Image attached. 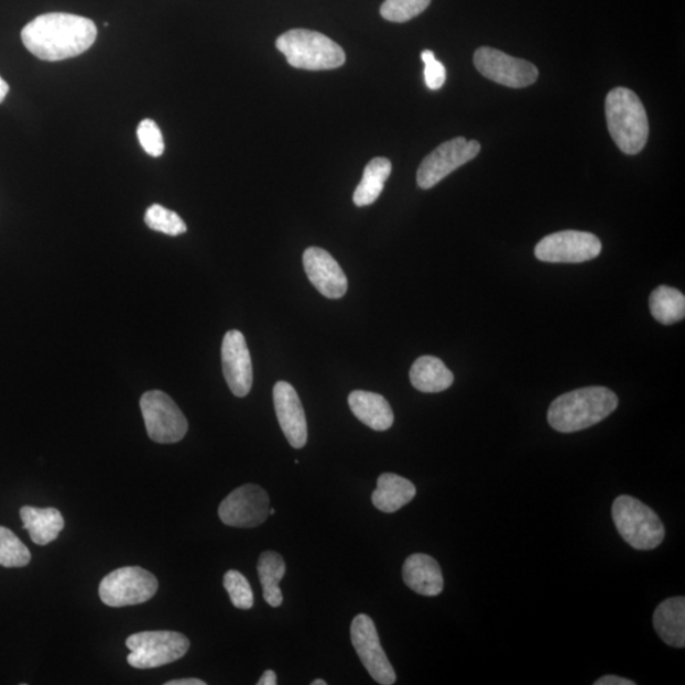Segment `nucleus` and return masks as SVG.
<instances>
[{
    "mask_svg": "<svg viewBox=\"0 0 685 685\" xmlns=\"http://www.w3.org/2000/svg\"><path fill=\"white\" fill-rule=\"evenodd\" d=\"M96 23L70 13H46L23 28L22 43L44 62H62L86 53L96 43Z\"/></svg>",
    "mask_w": 685,
    "mask_h": 685,
    "instance_id": "nucleus-1",
    "label": "nucleus"
},
{
    "mask_svg": "<svg viewBox=\"0 0 685 685\" xmlns=\"http://www.w3.org/2000/svg\"><path fill=\"white\" fill-rule=\"evenodd\" d=\"M618 406V398L607 388L591 387L567 392L551 404L547 421L559 433H574L605 421Z\"/></svg>",
    "mask_w": 685,
    "mask_h": 685,
    "instance_id": "nucleus-2",
    "label": "nucleus"
},
{
    "mask_svg": "<svg viewBox=\"0 0 685 685\" xmlns=\"http://www.w3.org/2000/svg\"><path fill=\"white\" fill-rule=\"evenodd\" d=\"M608 130L621 152L637 155L645 148L649 121L640 98L628 88L618 87L606 99Z\"/></svg>",
    "mask_w": 685,
    "mask_h": 685,
    "instance_id": "nucleus-3",
    "label": "nucleus"
},
{
    "mask_svg": "<svg viewBox=\"0 0 685 685\" xmlns=\"http://www.w3.org/2000/svg\"><path fill=\"white\" fill-rule=\"evenodd\" d=\"M275 46L296 69L331 70L346 63V53L328 36L311 30H291L283 33Z\"/></svg>",
    "mask_w": 685,
    "mask_h": 685,
    "instance_id": "nucleus-4",
    "label": "nucleus"
},
{
    "mask_svg": "<svg viewBox=\"0 0 685 685\" xmlns=\"http://www.w3.org/2000/svg\"><path fill=\"white\" fill-rule=\"evenodd\" d=\"M612 518L618 533L634 550L649 551L662 545L665 529L660 517L630 496H621L615 500Z\"/></svg>",
    "mask_w": 685,
    "mask_h": 685,
    "instance_id": "nucleus-5",
    "label": "nucleus"
},
{
    "mask_svg": "<svg viewBox=\"0 0 685 685\" xmlns=\"http://www.w3.org/2000/svg\"><path fill=\"white\" fill-rule=\"evenodd\" d=\"M189 640L175 631H145L131 634L128 663L135 670H154L177 662L188 653Z\"/></svg>",
    "mask_w": 685,
    "mask_h": 685,
    "instance_id": "nucleus-6",
    "label": "nucleus"
},
{
    "mask_svg": "<svg viewBox=\"0 0 685 685\" xmlns=\"http://www.w3.org/2000/svg\"><path fill=\"white\" fill-rule=\"evenodd\" d=\"M155 575L140 566L117 569L99 584V598L108 607L121 608L145 604L157 591Z\"/></svg>",
    "mask_w": 685,
    "mask_h": 685,
    "instance_id": "nucleus-7",
    "label": "nucleus"
},
{
    "mask_svg": "<svg viewBox=\"0 0 685 685\" xmlns=\"http://www.w3.org/2000/svg\"><path fill=\"white\" fill-rule=\"evenodd\" d=\"M148 436L162 445H171L185 438L188 422L173 399L163 391H148L140 399Z\"/></svg>",
    "mask_w": 685,
    "mask_h": 685,
    "instance_id": "nucleus-8",
    "label": "nucleus"
},
{
    "mask_svg": "<svg viewBox=\"0 0 685 685\" xmlns=\"http://www.w3.org/2000/svg\"><path fill=\"white\" fill-rule=\"evenodd\" d=\"M480 150L478 141L465 138H455L443 143L424 157L416 173L417 186L422 189L433 188L459 166L471 162L479 155Z\"/></svg>",
    "mask_w": 685,
    "mask_h": 685,
    "instance_id": "nucleus-9",
    "label": "nucleus"
},
{
    "mask_svg": "<svg viewBox=\"0 0 685 685\" xmlns=\"http://www.w3.org/2000/svg\"><path fill=\"white\" fill-rule=\"evenodd\" d=\"M600 252L601 243L595 233L576 230L551 233L534 249L536 258L547 263H584Z\"/></svg>",
    "mask_w": 685,
    "mask_h": 685,
    "instance_id": "nucleus-10",
    "label": "nucleus"
},
{
    "mask_svg": "<svg viewBox=\"0 0 685 685\" xmlns=\"http://www.w3.org/2000/svg\"><path fill=\"white\" fill-rule=\"evenodd\" d=\"M474 64L483 77L508 88L529 87L539 79V69L532 63L488 46L476 50Z\"/></svg>",
    "mask_w": 685,
    "mask_h": 685,
    "instance_id": "nucleus-11",
    "label": "nucleus"
},
{
    "mask_svg": "<svg viewBox=\"0 0 685 685\" xmlns=\"http://www.w3.org/2000/svg\"><path fill=\"white\" fill-rule=\"evenodd\" d=\"M350 639H352L357 655L372 679L382 685L395 684L394 667L381 646L379 632L370 616L358 615L355 618L350 626Z\"/></svg>",
    "mask_w": 685,
    "mask_h": 685,
    "instance_id": "nucleus-12",
    "label": "nucleus"
},
{
    "mask_svg": "<svg viewBox=\"0 0 685 685\" xmlns=\"http://www.w3.org/2000/svg\"><path fill=\"white\" fill-rule=\"evenodd\" d=\"M270 497L265 490L247 483L221 501L219 517L229 528L255 529L270 517Z\"/></svg>",
    "mask_w": 685,
    "mask_h": 685,
    "instance_id": "nucleus-13",
    "label": "nucleus"
},
{
    "mask_svg": "<svg viewBox=\"0 0 685 685\" xmlns=\"http://www.w3.org/2000/svg\"><path fill=\"white\" fill-rule=\"evenodd\" d=\"M221 359L225 380L232 394L246 398L253 387V366L243 333L230 330L225 334Z\"/></svg>",
    "mask_w": 685,
    "mask_h": 685,
    "instance_id": "nucleus-14",
    "label": "nucleus"
},
{
    "mask_svg": "<svg viewBox=\"0 0 685 685\" xmlns=\"http://www.w3.org/2000/svg\"><path fill=\"white\" fill-rule=\"evenodd\" d=\"M303 261L308 281L323 296L337 300L346 295L347 275L327 250L307 248Z\"/></svg>",
    "mask_w": 685,
    "mask_h": 685,
    "instance_id": "nucleus-15",
    "label": "nucleus"
},
{
    "mask_svg": "<svg viewBox=\"0 0 685 685\" xmlns=\"http://www.w3.org/2000/svg\"><path fill=\"white\" fill-rule=\"evenodd\" d=\"M275 414L290 445L303 448L307 442V422L303 404L294 387L286 381L275 383L273 389Z\"/></svg>",
    "mask_w": 685,
    "mask_h": 685,
    "instance_id": "nucleus-16",
    "label": "nucleus"
},
{
    "mask_svg": "<svg viewBox=\"0 0 685 685\" xmlns=\"http://www.w3.org/2000/svg\"><path fill=\"white\" fill-rule=\"evenodd\" d=\"M403 579L409 588L424 597H437L445 587L439 564L425 554H414L405 559Z\"/></svg>",
    "mask_w": 685,
    "mask_h": 685,
    "instance_id": "nucleus-17",
    "label": "nucleus"
},
{
    "mask_svg": "<svg viewBox=\"0 0 685 685\" xmlns=\"http://www.w3.org/2000/svg\"><path fill=\"white\" fill-rule=\"evenodd\" d=\"M348 404L357 420L373 431H388L394 424L395 416L389 401L374 392L363 390L350 392Z\"/></svg>",
    "mask_w": 685,
    "mask_h": 685,
    "instance_id": "nucleus-18",
    "label": "nucleus"
},
{
    "mask_svg": "<svg viewBox=\"0 0 685 685\" xmlns=\"http://www.w3.org/2000/svg\"><path fill=\"white\" fill-rule=\"evenodd\" d=\"M654 629L666 645L685 646V598L674 597L660 604L654 613Z\"/></svg>",
    "mask_w": 685,
    "mask_h": 685,
    "instance_id": "nucleus-19",
    "label": "nucleus"
},
{
    "mask_svg": "<svg viewBox=\"0 0 685 685\" xmlns=\"http://www.w3.org/2000/svg\"><path fill=\"white\" fill-rule=\"evenodd\" d=\"M20 515L23 529L39 546L48 545L64 530V518L55 508L22 507Z\"/></svg>",
    "mask_w": 685,
    "mask_h": 685,
    "instance_id": "nucleus-20",
    "label": "nucleus"
},
{
    "mask_svg": "<svg viewBox=\"0 0 685 685\" xmlns=\"http://www.w3.org/2000/svg\"><path fill=\"white\" fill-rule=\"evenodd\" d=\"M416 496V488L411 480L396 474H382L378 488L373 491L372 503L383 513H395Z\"/></svg>",
    "mask_w": 685,
    "mask_h": 685,
    "instance_id": "nucleus-21",
    "label": "nucleus"
},
{
    "mask_svg": "<svg viewBox=\"0 0 685 685\" xmlns=\"http://www.w3.org/2000/svg\"><path fill=\"white\" fill-rule=\"evenodd\" d=\"M454 380V373L437 357L423 356L412 366V385L425 394L445 391L453 387Z\"/></svg>",
    "mask_w": 685,
    "mask_h": 685,
    "instance_id": "nucleus-22",
    "label": "nucleus"
},
{
    "mask_svg": "<svg viewBox=\"0 0 685 685\" xmlns=\"http://www.w3.org/2000/svg\"><path fill=\"white\" fill-rule=\"evenodd\" d=\"M392 164L387 157H374L367 164L361 183L354 195L358 207L370 206L378 200L390 177Z\"/></svg>",
    "mask_w": 685,
    "mask_h": 685,
    "instance_id": "nucleus-23",
    "label": "nucleus"
},
{
    "mask_svg": "<svg viewBox=\"0 0 685 685\" xmlns=\"http://www.w3.org/2000/svg\"><path fill=\"white\" fill-rule=\"evenodd\" d=\"M286 574L285 559L274 551H265L259 557L258 575L263 588V597L267 604L278 608L283 604V595L280 583Z\"/></svg>",
    "mask_w": 685,
    "mask_h": 685,
    "instance_id": "nucleus-24",
    "label": "nucleus"
},
{
    "mask_svg": "<svg viewBox=\"0 0 685 685\" xmlns=\"http://www.w3.org/2000/svg\"><path fill=\"white\" fill-rule=\"evenodd\" d=\"M651 315L664 325L678 323L685 317V296L679 290L659 286L649 300Z\"/></svg>",
    "mask_w": 685,
    "mask_h": 685,
    "instance_id": "nucleus-25",
    "label": "nucleus"
},
{
    "mask_svg": "<svg viewBox=\"0 0 685 685\" xmlns=\"http://www.w3.org/2000/svg\"><path fill=\"white\" fill-rule=\"evenodd\" d=\"M30 562L28 546L10 529L0 525V566L11 569L28 566Z\"/></svg>",
    "mask_w": 685,
    "mask_h": 685,
    "instance_id": "nucleus-26",
    "label": "nucleus"
},
{
    "mask_svg": "<svg viewBox=\"0 0 685 685\" xmlns=\"http://www.w3.org/2000/svg\"><path fill=\"white\" fill-rule=\"evenodd\" d=\"M145 224L150 229L171 237H178L187 231V225L178 214L157 204L148 208Z\"/></svg>",
    "mask_w": 685,
    "mask_h": 685,
    "instance_id": "nucleus-27",
    "label": "nucleus"
},
{
    "mask_svg": "<svg viewBox=\"0 0 685 685\" xmlns=\"http://www.w3.org/2000/svg\"><path fill=\"white\" fill-rule=\"evenodd\" d=\"M432 0H385L380 12L390 22L404 23L427 10Z\"/></svg>",
    "mask_w": 685,
    "mask_h": 685,
    "instance_id": "nucleus-28",
    "label": "nucleus"
},
{
    "mask_svg": "<svg viewBox=\"0 0 685 685\" xmlns=\"http://www.w3.org/2000/svg\"><path fill=\"white\" fill-rule=\"evenodd\" d=\"M224 587L227 589L231 604L238 609H250L254 606L253 589L246 576L238 570H229L224 575Z\"/></svg>",
    "mask_w": 685,
    "mask_h": 685,
    "instance_id": "nucleus-29",
    "label": "nucleus"
},
{
    "mask_svg": "<svg viewBox=\"0 0 685 685\" xmlns=\"http://www.w3.org/2000/svg\"><path fill=\"white\" fill-rule=\"evenodd\" d=\"M138 138L141 146L149 155L157 157L164 153L162 131L155 121L150 119L141 121L138 128Z\"/></svg>",
    "mask_w": 685,
    "mask_h": 685,
    "instance_id": "nucleus-30",
    "label": "nucleus"
},
{
    "mask_svg": "<svg viewBox=\"0 0 685 685\" xmlns=\"http://www.w3.org/2000/svg\"><path fill=\"white\" fill-rule=\"evenodd\" d=\"M422 61L425 64L424 78L427 87L432 90H438L446 83V68L437 61L431 50L422 53Z\"/></svg>",
    "mask_w": 685,
    "mask_h": 685,
    "instance_id": "nucleus-31",
    "label": "nucleus"
},
{
    "mask_svg": "<svg viewBox=\"0 0 685 685\" xmlns=\"http://www.w3.org/2000/svg\"><path fill=\"white\" fill-rule=\"evenodd\" d=\"M634 684L637 683L630 679L621 678V676H617V675L601 676V678L595 682V685H634Z\"/></svg>",
    "mask_w": 685,
    "mask_h": 685,
    "instance_id": "nucleus-32",
    "label": "nucleus"
},
{
    "mask_svg": "<svg viewBox=\"0 0 685 685\" xmlns=\"http://www.w3.org/2000/svg\"><path fill=\"white\" fill-rule=\"evenodd\" d=\"M258 685H275L278 684V675L273 671H265Z\"/></svg>",
    "mask_w": 685,
    "mask_h": 685,
    "instance_id": "nucleus-33",
    "label": "nucleus"
},
{
    "mask_svg": "<svg viewBox=\"0 0 685 685\" xmlns=\"http://www.w3.org/2000/svg\"><path fill=\"white\" fill-rule=\"evenodd\" d=\"M165 685H206V682L196 678L174 679L166 682Z\"/></svg>",
    "mask_w": 685,
    "mask_h": 685,
    "instance_id": "nucleus-34",
    "label": "nucleus"
},
{
    "mask_svg": "<svg viewBox=\"0 0 685 685\" xmlns=\"http://www.w3.org/2000/svg\"><path fill=\"white\" fill-rule=\"evenodd\" d=\"M8 91H10V86H8V83L0 77V104H2L6 99Z\"/></svg>",
    "mask_w": 685,
    "mask_h": 685,
    "instance_id": "nucleus-35",
    "label": "nucleus"
},
{
    "mask_svg": "<svg viewBox=\"0 0 685 685\" xmlns=\"http://www.w3.org/2000/svg\"><path fill=\"white\" fill-rule=\"evenodd\" d=\"M328 683L323 679H316L312 682V685H327Z\"/></svg>",
    "mask_w": 685,
    "mask_h": 685,
    "instance_id": "nucleus-36",
    "label": "nucleus"
},
{
    "mask_svg": "<svg viewBox=\"0 0 685 685\" xmlns=\"http://www.w3.org/2000/svg\"><path fill=\"white\" fill-rule=\"evenodd\" d=\"M273 514H275V511L273 508H270V515H273Z\"/></svg>",
    "mask_w": 685,
    "mask_h": 685,
    "instance_id": "nucleus-37",
    "label": "nucleus"
}]
</instances>
